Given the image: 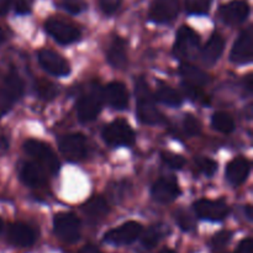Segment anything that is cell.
I'll return each mask as SVG.
<instances>
[{
  "label": "cell",
  "instance_id": "6da1fadb",
  "mask_svg": "<svg viewBox=\"0 0 253 253\" xmlns=\"http://www.w3.org/2000/svg\"><path fill=\"white\" fill-rule=\"evenodd\" d=\"M135 94L137 99V116L141 123L147 125H157L163 123V115L156 108L155 95L151 93L145 79L138 78L135 84Z\"/></svg>",
  "mask_w": 253,
  "mask_h": 253
},
{
  "label": "cell",
  "instance_id": "7a4b0ae2",
  "mask_svg": "<svg viewBox=\"0 0 253 253\" xmlns=\"http://www.w3.org/2000/svg\"><path fill=\"white\" fill-rule=\"evenodd\" d=\"M25 152L37 161V165L41 166L46 172L54 174L59 170V161L52 148L47 143L39 140H27L24 143Z\"/></svg>",
  "mask_w": 253,
  "mask_h": 253
},
{
  "label": "cell",
  "instance_id": "3957f363",
  "mask_svg": "<svg viewBox=\"0 0 253 253\" xmlns=\"http://www.w3.org/2000/svg\"><path fill=\"white\" fill-rule=\"evenodd\" d=\"M81 220L72 212H62L54 216L53 230L56 236L66 244H74L81 236Z\"/></svg>",
  "mask_w": 253,
  "mask_h": 253
},
{
  "label": "cell",
  "instance_id": "277c9868",
  "mask_svg": "<svg viewBox=\"0 0 253 253\" xmlns=\"http://www.w3.org/2000/svg\"><path fill=\"white\" fill-rule=\"evenodd\" d=\"M103 138L108 145L114 146V147L131 146L135 142V132L127 121L119 119L104 127Z\"/></svg>",
  "mask_w": 253,
  "mask_h": 253
},
{
  "label": "cell",
  "instance_id": "5b68a950",
  "mask_svg": "<svg viewBox=\"0 0 253 253\" xmlns=\"http://www.w3.org/2000/svg\"><path fill=\"white\" fill-rule=\"evenodd\" d=\"M199 44V35L189 26H182L177 32L173 53L179 59H189L197 53Z\"/></svg>",
  "mask_w": 253,
  "mask_h": 253
},
{
  "label": "cell",
  "instance_id": "8992f818",
  "mask_svg": "<svg viewBox=\"0 0 253 253\" xmlns=\"http://www.w3.org/2000/svg\"><path fill=\"white\" fill-rule=\"evenodd\" d=\"M44 30L54 41L61 44H71L81 39L79 29L69 22L54 17H51L44 22Z\"/></svg>",
  "mask_w": 253,
  "mask_h": 253
},
{
  "label": "cell",
  "instance_id": "52a82bcc",
  "mask_svg": "<svg viewBox=\"0 0 253 253\" xmlns=\"http://www.w3.org/2000/svg\"><path fill=\"white\" fill-rule=\"evenodd\" d=\"M103 94L99 93V86H94L88 94H84L77 103V115L82 123L95 120L101 109Z\"/></svg>",
  "mask_w": 253,
  "mask_h": 253
},
{
  "label": "cell",
  "instance_id": "ba28073f",
  "mask_svg": "<svg viewBox=\"0 0 253 253\" xmlns=\"http://www.w3.org/2000/svg\"><path fill=\"white\" fill-rule=\"evenodd\" d=\"M59 150L69 162H78L86 156L88 145L82 133H69L59 140Z\"/></svg>",
  "mask_w": 253,
  "mask_h": 253
},
{
  "label": "cell",
  "instance_id": "9c48e42d",
  "mask_svg": "<svg viewBox=\"0 0 253 253\" xmlns=\"http://www.w3.org/2000/svg\"><path fill=\"white\" fill-rule=\"evenodd\" d=\"M142 226L136 221H127L116 229L110 230L104 235V241L115 246L132 244L141 236Z\"/></svg>",
  "mask_w": 253,
  "mask_h": 253
},
{
  "label": "cell",
  "instance_id": "30bf717a",
  "mask_svg": "<svg viewBox=\"0 0 253 253\" xmlns=\"http://www.w3.org/2000/svg\"><path fill=\"white\" fill-rule=\"evenodd\" d=\"M198 217L209 221H221L229 214V207L224 200L200 199L193 205Z\"/></svg>",
  "mask_w": 253,
  "mask_h": 253
},
{
  "label": "cell",
  "instance_id": "8fae6325",
  "mask_svg": "<svg viewBox=\"0 0 253 253\" xmlns=\"http://www.w3.org/2000/svg\"><path fill=\"white\" fill-rule=\"evenodd\" d=\"M253 27L249 26L240 34L230 53V59L236 64L251 63L253 58Z\"/></svg>",
  "mask_w": 253,
  "mask_h": 253
},
{
  "label": "cell",
  "instance_id": "7c38bea8",
  "mask_svg": "<svg viewBox=\"0 0 253 253\" xmlns=\"http://www.w3.org/2000/svg\"><path fill=\"white\" fill-rule=\"evenodd\" d=\"M222 21L229 26H237L246 21L250 15V5L246 0H232L219 10Z\"/></svg>",
  "mask_w": 253,
  "mask_h": 253
},
{
  "label": "cell",
  "instance_id": "4fadbf2b",
  "mask_svg": "<svg viewBox=\"0 0 253 253\" xmlns=\"http://www.w3.org/2000/svg\"><path fill=\"white\" fill-rule=\"evenodd\" d=\"M39 62L42 68L51 76L64 77L68 76L71 72L68 62L51 49H41L39 52Z\"/></svg>",
  "mask_w": 253,
  "mask_h": 253
},
{
  "label": "cell",
  "instance_id": "5bb4252c",
  "mask_svg": "<svg viewBox=\"0 0 253 253\" xmlns=\"http://www.w3.org/2000/svg\"><path fill=\"white\" fill-rule=\"evenodd\" d=\"M180 189L178 182L173 177L160 178L151 189V195L153 200L161 203V204H168L174 202L179 195Z\"/></svg>",
  "mask_w": 253,
  "mask_h": 253
},
{
  "label": "cell",
  "instance_id": "9a60e30c",
  "mask_svg": "<svg viewBox=\"0 0 253 253\" xmlns=\"http://www.w3.org/2000/svg\"><path fill=\"white\" fill-rule=\"evenodd\" d=\"M179 0H153L150 9V19L157 24H166L177 17Z\"/></svg>",
  "mask_w": 253,
  "mask_h": 253
},
{
  "label": "cell",
  "instance_id": "2e32d148",
  "mask_svg": "<svg viewBox=\"0 0 253 253\" xmlns=\"http://www.w3.org/2000/svg\"><path fill=\"white\" fill-rule=\"evenodd\" d=\"M103 99L115 110H125L128 106V91L120 82H111L104 88Z\"/></svg>",
  "mask_w": 253,
  "mask_h": 253
},
{
  "label": "cell",
  "instance_id": "e0dca14e",
  "mask_svg": "<svg viewBox=\"0 0 253 253\" xmlns=\"http://www.w3.org/2000/svg\"><path fill=\"white\" fill-rule=\"evenodd\" d=\"M36 232L24 222H15L9 227L7 240L16 247H30L36 241Z\"/></svg>",
  "mask_w": 253,
  "mask_h": 253
},
{
  "label": "cell",
  "instance_id": "ac0fdd59",
  "mask_svg": "<svg viewBox=\"0 0 253 253\" xmlns=\"http://www.w3.org/2000/svg\"><path fill=\"white\" fill-rule=\"evenodd\" d=\"M251 170V163L247 158L237 157L227 165L226 179L232 187H239L247 179Z\"/></svg>",
  "mask_w": 253,
  "mask_h": 253
},
{
  "label": "cell",
  "instance_id": "d6986e66",
  "mask_svg": "<svg viewBox=\"0 0 253 253\" xmlns=\"http://www.w3.org/2000/svg\"><path fill=\"white\" fill-rule=\"evenodd\" d=\"M106 58L110 66L116 69H124L127 67V48H126V41L123 37L115 36L111 40V43L106 52Z\"/></svg>",
  "mask_w": 253,
  "mask_h": 253
},
{
  "label": "cell",
  "instance_id": "ffe728a7",
  "mask_svg": "<svg viewBox=\"0 0 253 253\" xmlns=\"http://www.w3.org/2000/svg\"><path fill=\"white\" fill-rule=\"evenodd\" d=\"M224 48L225 39L220 34L215 32V34L211 35V37L208 40V42L202 48V52H200L202 62L204 64H207V66H212L220 58V56L224 52Z\"/></svg>",
  "mask_w": 253,
  "mask_h": 253
},
{
  "label": "cell",
  "instance_id": "44dd1931",
  "mask_svg": "<svg viewBox=\"0 0 253 253\" xmlns=\"http://www.w3.org/2000/svg\"><path fill=\"white\" fill-rule=\"evenodd\" d=\"M20 177L25 184L31 188H41L47 183L46 170L34 162H26L21 166Z\"/></svg>",
  "mask_w": 253,
  "mask_h": 253
},
{
  "label": "cell",
  "instance_id": "7402d4cb",
  "mask_svg": "<svg viewBox=\"0 0 253 253\" xmlns=\"http://www.w3.org/2000/svg\"><path fill=\"white\" fill-rule=\"evenodd\" d=\"M84 215L90 222L101 221L109 214V205L103 197H93L85 202L82 207Z\"/></svg>",
  "mask_w": 253,
  "mask_h": 253
},
{
  "label": "cell",
  "instance_id": "603a6c76",
  "mask_svg": "<svg viewBox=\"0 0 253 253\" xmlns=\"http://www.w3.org/2000/svg\"><path fill=\"white\" fill-rule=\"evenodd\" d=\"M179 74L183 78V83L188 84V85L199 86L202 88L203 85H207L210 82V76L200 69L199 67H195L193 64L184 63L179 67Z\"/></svg>",
  "mask_w": 253,
  "mask_h": 253
},
{
  "label": "cell",
  "instance_id": "cb8c5ba5",
  "mask_svg": "<svg viewBox=\"0 0 253 253\" xmlns=\"http://www.w3.org/2000/svg\"><path fill=\"white\" fill-rule=\"evenodd\" d=\"M161 103L166 104L169 106H179L182 104V96L175 89L170 88L169 85L161 84L156 91V98Z\"/></svg>",
  "mask_w": 253,
  "mask_h": 253
},
{
  "label": "cell",
  "instance_id": "d4e9b609",
  "mask_svg": "<svg viewBox=\"0 0 253 253\" xmlns=\"http://www.w3.org/2000/svg\"><path fill=\"white\" fill-rule=\"evenodd\" d=\"M5 91L9 94L12 101L17 100L24 94V82L20 78V76L15 72H10L5 78Z\"/></svg>",
  "mask_w": 253,
  "mask_h": 253
},
{
  "label": "cell",
  "instance_id": "484cf974",
  "mask_svg": "<svg viewBox=\"0 0 253 253\" xmlns=\"http://www.w3.org/2000/svg\"><path fill=\"white\" fill-rule=\"evenodd\" d=\"M211 125L215 130L222 133H231L235 130L234 119L224 111H219L212 115Z\"/></svg>",
  "mask_w": 253,
  "mask_h": 253
},
{
  "label": "cell",
  "instance_id": "4316f807",
  "mask_svg": "<svg viewBox=\"0 0 253 253\" xmlns=\"http://www.w3.org/2000/svg\"><path fill=\"white\" fill-rule=\"evenodd\" d=\"M141 244L145 249L151 250L155 249L156 246L160 242L161 237H162V230L158 226H151L147 230H145V232H141Z\"/></svg>",
  "mask_w": 253,
  "mask_h": 253
},
{
  "label": "cell",
  "instance_id": "83f0119b",
  "mask_svg": "<svg viewBox=\"0 0 253 253\" xmlns=\"http://www.w3.org/2000/svg\"><path fill=\"white\" fill-rule=\"evenodd\" d=\"M35 88H36V91L40 98L43 99V100H52L58 94L57 86L53 85L51 82L43 81V79L37 81L36 84H35Z\"/></svg>",
  "mask_w": 253,
  "mask_h": 253
},
{
  "label": "cell",
  "instance_id": "f1b7e54d",
  "mask_svg": "<svg viewBox=\"0 0 253 253\" xmlns=\"http://www.w3.org/2000/svg\"><path fill=\"white\" fill-rule=\"evenodd\" d=\"M211 2L212 0H185V10L190 15H205Z\"/></svg>",
  "mask_w": 253,
  "mask_h": 253
},
{
  "label": "cell",
  "instance_id": "f546056e",
  "mask_svg": "<svg viewBox=\"0 0 253 253\" xmlns=\"http://www.w3.org/2000/svg\"><path fill=\"white\" fill-rule=\"evenodd\" d=\"M182 86H183V91H184L185 95H187L188 98H190L192 100L198 101V103L200 104H205V105L209 104V98L205 95V93L202 90V88H199V86L188 85V84L185 83H183Z\"/></svg>",
  "mask_w": 253,
  "mask_h": 253
},
{
  "label": "cell",
  "instance_id": "4dcf8cb0",
  "mask_svg": "<svg viewBox=\"0 0 253 253\" xmlns=\"http://www.w3.org/2000/svg\"><path fill=\"white\" fill-rule=\"evenodd\" d=\"M197 167L200 170V173H203L207 177H211L216 173L217 170V163L214 160L208 157H199L197 158Z\"/></svg>",
  "mask_w": 253,
  "mask_h": 253
},
{
  "label": "cell",
  "instance_id": "1f68e13d",
  "mask_svg": "<svg viewBox=\"0 0 253 253\" xmlns=\"http://www.w3.org/2000/svg\"><path fill=\"white\" fill-rule=\"evenodd\" d=\"M175 220H177L178 225L183 231H190L195 227L194 217L187 210H178L175 212Z\"/></svg>",
  "mask_w": 253,
  "mask_h": 253
},
{
  "label": "cell",
  "instance_id": "d6a6232c",
  "mask_svg": "<svg viewBox=\"0 0 253 253\" xmlns=\"http://www.w3.org/2000/svg\"><path fill=\"white\" fill-rule=\"evenodd\" d=\"M162 161L172 169H180L185 165V160L179 155H175L172 152H162L161 153Z\"/></svg>",
  "mask_w": 253,
  "mask_h": 253
},
{
  "label": "cell",
  "instance_id": "836d02e7",
  "mask_svg": "<svg viewBox=\"0 0 253 253\" xmlns=\"http://www.w3.org/2000/svg\"><path fill=\"white\" fill-rule=\"evenodd\" d=\"M58 5L59 7L73 15L79 14L83 10H85L86 7L85 1H83V0H62Z\"/></svg>",
  "mask_w": 253,
  "mask_h": 253
},
{
  "label": "cell",
  "instance_id": "e575fe53",
  "mask_svg": "<svg viewBox=\"0 0 253 253\" xmlns=\"http://www.w3.org/2000/svg\"><path fill=\"white\" fill-rule=\"evenodd\" d=\"M183 127H184L185 132L190 136L199 135L200 131H202V125H200V121L193 115L185 116L184 120H183Z\"/></svg>",
  "mask_w": 253,
  "mask_h": 253
},
{
  "label": "cell",
  "instance_id": "d590c367",
  "mask_svg": "<svg viewBox=\"0 0 253 253\" xmlns=\"http://www.w3.org/2000/svg\"><path fill=\"white\" fill-rule=\"evenodd\" d=\"M123 4V0H99V6L105 15H113L118 11Z\"/></svg>",
  "mask_w": 253,
  "mask_h": 253
},
{
  "label": "cell",
  "instance_id": "8d00e7d4",
  "mask_svg": "<svg viewBox=\"0 0 253 253\" xmlns=\"http://www.w3.org/2000/svg\"><path fill=\"white\" fill-rule=\"evenodd\" d=\"M230 239H231V232L230 231L219 232V234L215 235L211 240L212 249H215V250L224 249V247L227 245V242L230 241Z\"/></svg>",
  "mask_w": 253,
  "mask_h": 253
},
{
  "label": "cell",
  "instance_id": "74e56055",
  "mask_svg": "<svg viewBox=\"0 0 253 253\" xmlns=\"http://www.w3.org/2000/svg\"><path fill=\"white\" fill-rule=\"evenodd\" d=\"M12 104V99L10 98L9 94L4 90V89H0V118L4 116L7 111L10 110Z\"/></svg>",
  "mask_w": 253,
  "mask_h": 253
},
{
  "label": "cell",
  "instance_id": "f35d334b",
  "mask_svg": "<svg viewBox=\"0 0 253 253\" xmlns=\"http://www.w3.org/2000/svg\"><path fill=\"white\" fill-rule=\"evenodd\" d=\"M32 0H16L15 2V11L19 15H26L31 11Z\"/></svg>",
  "mask_w": 253,
  "mask_h": 253
},
{
  "label": "cell",
  "instance_id": "ab89813d",
  "mask_svg": "<svg viewBox=\"0 0 253 253\" xmlns=\"http://www.w3.org/2000/svg\"><path fill=\"white\" fill-rule=\"evenodd\" d=\"M252 239L249 237V239H245L244 241L240 242L239 247H237L236 253H252Z\"/></svg>",
  "mask_w": 253,
  "mask_h": 253
},
{
  "label": "cell",
  "instance_id": "60d3db41",
  "mask_svg": "<svg viewBox=\"0 0 253 253\" xmlns=\"http://www.w3.org/2000/svg\"><path fill=\"white\" fill-rule=\"evenodd\" d=\"M11 5V0H0V15H6Z\"/></svg>",
  "mask_w": 253,
  "mask_h": 253
},
{
  "label": "cell",
  "instance_id": "b9f144b4",
  "mask_svg": "<svg viewBox=\"0 0 253 253\" xmlns=\"http://www.w3.org/2000/svg\"><path fill=\"white\" fill-rule=\"evenodd\" d=\"M244 88L246 89L247 91H249L250 94L252 93V89H253V78L251 74H249V76L245 78V84H244Z\"/></svg>",
  "mask_w": 253,
  "mask_h": 253
},
{
  "label": "cell",
  "instance_id": "7bdbcfd3",
  "mask_svg": "<svg viewBox=\"0 0 253 253\" xmlns=\"http://www.w3.org/2000/svg\"><path fill=\"white\" fill-rule=\"evenodd\" d=\"M78 253H101L100 250L96 249L95 246H91V245H88V246L83 247Z\"/></svg>",
  "mask_w": 253,
  "mask_h": 253
},
{
  "label": "cell",
  "instance_id": "ee69618b",
  "mask_svg": "<svg viewBox=\"0 0 253 253\" xmlns=\"http://www.w3.org/2000/svg\"><path fill=\"white\" fill-rule=\"evenodd\" d=\"M246 216L249 220H252V216H253V208L251 205H247L246 207Z\"/></svg>",
  "mask_w": 253,
  "mask_h": 253
},
{
  "label": "cell",
  "instance_id": "f6af8a7d",
  "mask_svg": "<svg viewBox=\"0 0 253 253\" xmlns=\"http://www.w3.org/2000/svg\"><path fill=\"white\" fill-rule=\"evenodd\" d=\"M4 31H2V29L0 27V43H1L2 41H4Z\"/></svg>",
  "mask_w": 253,
  "mask_h": 253
},
{
  "label": "cell",
  "instance_id": "bcb514c9",
  "mask_svg": "<svg viewBox=\"0 0 253 253\" xmlns=\"http://www.w3.org/2000/svg\"><path fill=\"white\" fill-rule=\"evenodd\" d=\"M161 253H177L175 251H173V250H169V249H165L161 251Z\"/></svg>",
  "mask_w": 253,
  "mask_h": 253
},
{
  "label": "cell",
  "instance_id": "7dc6e473",
  "mask_svg": "<svg viewBox=\"0 0 253 253\" xmlns=\"http://www.w3.org/2000/svg\"><path fill=\"white\" fill-rule=\"evenodd\" d=\"M1 230H2V220L0 219V232H1Z\"/></svg>",
  "mask_w": 253,
  "mask_h": 253
}]
</instances>
